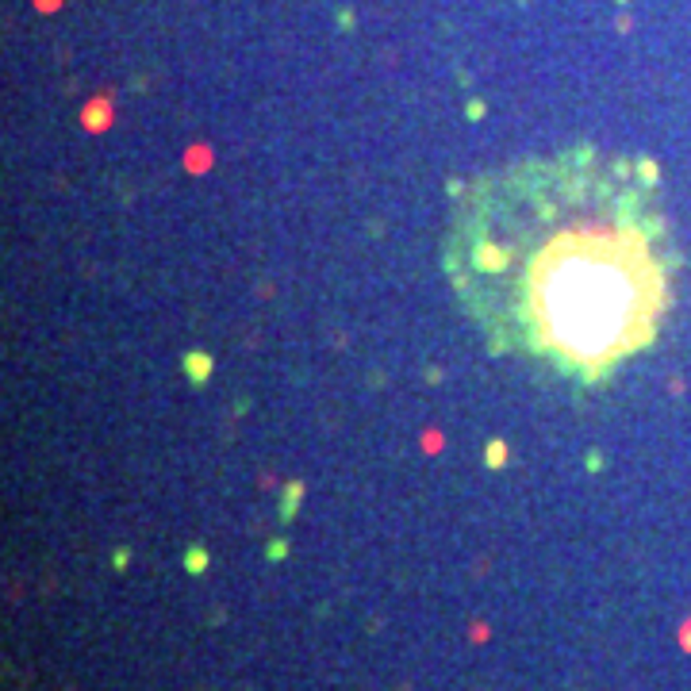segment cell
Wrapping results in <instances>:
<instances>
[{"label":"cell","instance_id":"7a4b0ae2","mask_svg":"<svg viewBox=\"0 0 691 691\" xmlns=\"http://www.w3.org/2000/svg\"><path fill=\"white\" fill-rule=\"evenodd\" d=\"M204 565H208L204 549H192V553H189V568H192V572H200V568H204Z\"/></svg>","mask_w":691,"mask_h":691},{"label":"cell","instance_id":"6da1fadb","mask_svg":"<svg viewBox=\"0 0 691 691\" xmlns=\"http://www.w3.org/2000/svg\"><path fill=\"white\" fill-rule=\"evenodd\" d=\"M445 273L495 349L599 384L657 338L676 250L653 185L580 150L515 161L461 192Z\"/></svg>","mask_w":691,"mask_h":691}]
</instances>
